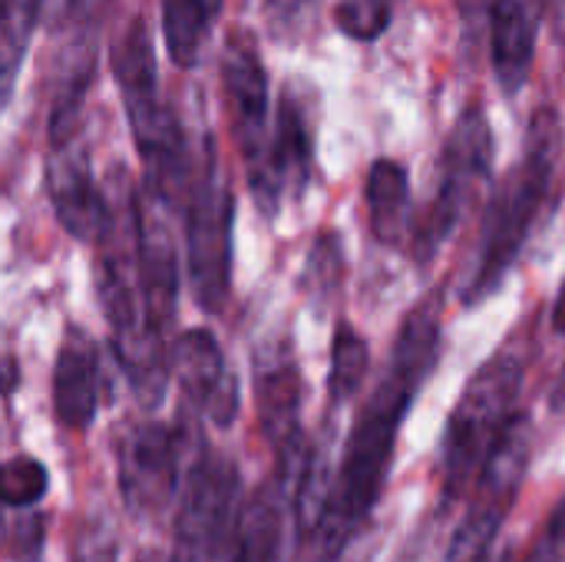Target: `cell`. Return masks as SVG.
<instances>
[{
  "mask_svg": "<svg viewBox=\"0 0 565 562\" xmlns=\"http://www.w3.org/2000/svg\"><path fill=\"white\" fill-rule=\"evenodd\" d=\"M440 318H444V298L440 291H430L401 321L384 378L364 401L348 434L321 523L315 530L321 562L341 560V553L354 543V537L367 523L377 497L384 494L401 424L411 414L414 397L420 394L427 374L440 358Z\"/></svg>",
  "mask_w": 565,
  "mask_h": 562,
  "instance_id": "6da1fadb",
  "label": "cell"
},
{
  "mask_svg": "<svg viewBox=\"0 0 565 562\" xmlns=\"http://www.w3.org/2000/svg\"><path fill=\"white\" fill-rule=\"evenodd\" d=\"M563 152V126L556 109H536L526 129L523 156L507 172L500 189L487 205V222L480 232V252L473 258L470 278L463 285V301L480 305L490 298L516 265L520 252L526 248L533 225L546 205L553 189L556 162Z\"/></svg>",
  "mask_w": 565,
  "mask_h": 562,
  "instance_id": "7a4b0ae2",
  "label": "cell"
},
{
  "mask_svg": "<svg viewBox=\"0 0 565 562\" xmlns=\"http://www.w3.org/2000/svg\"><path fill=\"white\" fill-rule=\"evenodd\" d=\"M530 371V344L507 341L500 344L460 391L440 444V474L444 497H463L480 480L490 457L516 427L523 388Z\"/></svg>",
  "mask_w": 565,
  "mask_h": 562,
  "instance_id": "3957f363",
  "label": "cell"
},
{
  "mask_svg": "<svg viewBox=\"0 0 565 562\" xmlns=\"http://www.w3.org/2000/svg\"><path fill=\"white\" fill-rule=\"evenodd\" d=\"M109 66H113V79H116V89L129 119L132 142L146 166L142 189L179 205V195L189 185L185 132L172 106L162 99L156 46L142 17H132L119 30L109 50Z\"/></svg>",
  "mask_w": 565,
  "mask_h": 562,
  "instance_id": "277c9868",
  "label": "cell"
},
{
  "mask_svg": "<svg viewBox=\"0 0 565 562\" xmlns=\"http://www.w3.org/2000/svg\"><path fill=\"white\" fill-rule=\"evenodd\" d=\"M232 229L235 192L215 142L205 139L202 162L185 189V275L195 305L209 315L222 311L232 291Z\"/></svg>",
  "mask_w": 565,
  "mask_h": 562,
  "instance_id": "5b68a950",
  "label": "cell"
},
{
  "mask_svg": "<svg viewBox=\"0 0 565 562\" xmlns=\"http://www.w3.org/2000/svg\"><path fill=\"white\" fill-rule=\"evenodd\" d=\"M493 172V126L483 106H467L454 123L440 152V185L427 215L414 225L411 248L417 262H430L473 209Z\"/></svg>",
  "mask_w": 565,
  "mask_h": 562,
  "instance_id": "8992f818",
  "label": "cell"
},
{
  "mask_svg": "<svg viewBox=\"0 0 565 562\" xmlns=\"http://www.w3.org/2000/svg\"><path fill=\"white\" fill-rule=\"evenodd\" d=\"M242 517V474L218 450H202L189 467L175 517L172 562H228Z\"/></svg>",
  "mask_w": 565,
  "mask_h": 562,
  "instance_id": "52a82bcc",
  "label": "cell"
},
{
  "mask_svg": "<svg viewBox=\"0 0 565 562\" xmlns=\"http://www.w3.org/2000/svg\"><path fill=\"white\" fill-rule=\"evenodd\" d=\"M533 424L523 414L516 421V427L510 431V437L500 444V450L490 457V464L483 467L480 480L473 484V500L467 507V517L460 520L450 550H447V562H470L483 553L493 550L497 533L503 530L523 484L530 474V460H533Z\"/></svg>",
  "mask_w": 565,
  "mask_h": 562,
  "instance_id": "ba28073f",
  "label": "cell"
},
{
  "mask_svg": "<svg viewBox=\"0 0 565 562\" xmlns=\"http://www.w3.org/2000/svg\"><path fill=\"white\" fill-rule=\"evenodd\" d=\"M301 371L288 351V344L281 348H268L265 358L258 354L255 361V401H258V421H262V434L268 437L275 460H278V484L285 487L288 500L291 490L298 484V477L305 474L308 460H311V447L305 444V431H301Z\"/></svg>",
  "mask_w": 565,
  "mask_h": 562,
  "instance_id": "9c48e42d",
  "label": "cell"
},
{
  "mask_svg": "<svg viewBox=\"0 0 565 562\" xmlns=\"http://www.w3.org/2000/svg\"><path fill=\"white\" fill-rule=\"evenodd\" d=\"M222 89L232 119V136L248 169V185H255L265 172L271 146V96L268 70L252 33L245 30H235L222 50Z\"/></svg>",
  "mask_w": 565,
  "mask_h": 562,
  "instance_id": "30bf717a",
  "label": "cell"
},
{
  "mask_svg": "<svg viewBox=\"0 0 565 562\" xmlns=\"http://www.w3.org/2000/svg\"><path fill=\"white\" fill-rule=\"evenodd\" d=\"M175 205L162 195L139 189L129 199V225L136 242V285L142 308L156 331H166L179 305V245L169 222Z\"/></svg>",
  "mask_w": 565,
  "mask_h": 562,
  "instance_id": "8fae6325",
  "label": "cell"
},
{
  "mask_svg": "<svg viewBox=\"0 0 565 562\" xmlns=\"http://www.w3.org/2000/svg\"><path fill=\"white\" fill-rule=\"evenodd\" d=\"M185 434L169 424H136L119 444V494L136 517L162 513L179 490Z\"/></svg>",
  "mask_w": 565,
  "mask_h": 562,
  "instance_id": "7c38bea8",
  "label": "cell"
},
{
  "mask_svg": "<svg viewBox=\"0 0 565 562\" xmlns=\"http://www.w3.org/2000/svg\"><path fill=\"white\" fill-rule=\"evenodd\" d=\"M315 172V113L311 99L298 93V86H288L275 109L271 126V146L265 159L262 179L252 185V195L265 215H275L281 199L305 195Z\"/></svg>",
  "mask_w": 565,
  "mask_h": 562,
  "instance_id": "4fadbf2b",
  "label": "cell"
},
{
  "mask_svg": "<svg viewBox=\"0 0 565 562\" xmlns=\"http://www.w3.org/2000/svg\"><path fill=\"white\" fill-rule=\"evenodd\" d=\"M169 361H172V374L179 378L185 404L205 421H212L215 427H232L242 407V391H238V378L225 364L215 335L205 328L182 331Z\"/></svg>",
  "mask_w": 565,
  "mask_h": 562,
  "instance_id": "5bb4252c",
  "label": "cell"
},
{
  "mask_svg": "<svg viewBox=\"0 0 565 562\" xmlns=\"http://www.w3.org/2000/svg\"><path fill=\"white\" fill-rule=\"evenodd\" d=\"M46 195L56 212V222L76 242H99L113 229L109 202L93 179L86 149L66 146L56 149L46 162Z\"/></svg>",
  "mask_w": 565,
  "mask_h": 562,
  "instance_id": "9a60e30c",
  "label": "cell"
},
{
  "mask_svg": "<svg viewBox=\"0 0 565 562\" xmlns=\"http://www.w3.org/2000/svg\"><path fill=\"white\" fill-rule=\"evenodd\" d=\"M99 411V348L70 325L53 361V414L66 431H86Z\"/></svg>",
  "mask_w": 565,
  "mask_h": 562,
  "instance_id": "2e32d148",
  "label": "cell"
},
{
  "mask_svg": "<svg viewBox=\"0 0 565 562\" xmlns=\"http://www.w3.org/2000/svg\"><path fill=\"white\" fill-rule=\"evenodd\" d=\"M540 20L526 0H493L490 3V63L500 89L516 96L536 63Z\"/></svg>",
  "mask_w": 565,
  "mask_h": 562,
  "instance_id": "e0dca14e",
  "label": "cell"
},
{
  "mask_svg": "<svg viewBox=\"0 0 565 562\" xmlns=\"http://www.w3.org/2000/svg\"><path fill=\"white\" fill-rule=\"evenodd\" d=\"M288 503L278 477L265 480L242 507L228 562H285Z\"/></svg>",
  "mask_w": 565,
  "mask_h": 562,
  "instance_id": "ac0fdd59",
  "label": "cell"
},
{
  "mask_svg": "<svg viewBox=\"0 0 565 562\" xmlns=\"http://www.w3.org/2000/svg\"><path fill=\"white\" fill-rule=\"evenodd\" d=\"M367 199V219L377 235V242L401 248L411 245L414 222H411V176L397 159H377L367 172L364 185Z\"/></svg>",
  "mask_w": 565,
  "mask_h": 562,
  "instance_id": "d6986e66",
  "label": "cell"
},
{
  "mask_svg": "<svg viewBox=\"0 0 565 562\" xmlns=\"http://www.w3.org/2000/svg\"><path fill=\"white\" fill-rule=\"evenodd\" d=\"M222 0H162V36L172 63L192 70L212 33Z\"/></svg>",
  "mask_w": 565,
  "mask_h": 562,
  "instance_id": "ffe728a7",
  "label": "cell"
},
{
  "mask_svg": "<svg viewBox=\"0 0 565 562\" xmlns=\"http://www.w3.org/2000/svg\"><path fill=\"white\" fill-rule=\"evenodd\" d=\"M371 371V351L364 335L354 325H338L331 338V364H328V401L334 407H344L358 391L364 388V378Z\"/></svg>",
  "mask_w": 565,
  "mask_h": 562,
  "instance_id": "44dd1931",
  "label": "cell"
},
{
  "mask_svg": "<svg viewBox=\"0 0 565 562\" xmlns=\"http://www.w3.org/2000/svg\"><path fill=\"white\" fill-rule=\"evenodd\" d=\"M43 0H0V106L7 103L17 70L30 50Z\"/></svg>",
  "mask_w": 565,
  "mask_h": 562,
  "instance_id": "7402d4cb",
  "label": "cell"
},
{
  "mask_svg": "<svg viewBox=\"0 0 565 562\" xmlns=\"http://www.w3.org/2000/svg\"><path fill=\"white\" fill-rule=\"evenodd\" d=\"M341 278H344L341 238L334 232H321L308 248V258H305V268H301V291L315 305H324V301H331L338 295Z\"/></svg>",
  "mask_w": 565,
  "mask_h": 562,
  "instance_id": "603a6c76",
  "label": "cell"
},
{
  "mask_svg": "<svg viewBox=\"0 0 565 562\" xmlns=\"http://www.w3.org/2000/svg\"><path fill=\"white\" fill-rule=\"evenodd\" d=\"M50 490V474L36 457L17 454L0 464V503L10 510L36 507Z\"/></svg>",
  "mask_w": 565,
  "mask_h": 562,
  "instance_id": "cb8c5ba5",
  "label": "cell"
},
{
  "mask_svg": "<svg viewBox=\"0 0 565 562\" xmlns=\"http://www.w3.org/2000/svg\"><path fill=\"white\" fill-rule=\"evenodd\" d=\"M394 7L384 0H341L334 10L338 30L351 40H377L387 26H391Z\"/></svg>",
  "mask_w": 565,
  "mask_h": 562,
  "instance_id": "d4e9b609",
  "label": "cell"
},
{
  "mask_svg": "<svg viewBox=\"0 0 565 562\" xmlns=\"http://www.w3.org/2000/svg\"><path fill=\"white\" fill-rule=\"evenodd\" d=\"M523 562H565V494L563 500L553 507V513L546 517L536 543L530 547Z\"/></svg>",
  "mask_w": 565,
  "mask_h": 562,
  "instance_id": "484cf974",
  "label": "cell"
},
{
  "mask_svg": "<svg viewBox=\"0 0 565 562\" xmlns=\"http://www.w3.org/2000/svg\"><path fill=\"white\" fill-rule=\"evenodd\" d=\"M109 0H63V17L83 30V26H96V20L106 13Z\"/></svg>",
  "mask_w": 565,
  "mask_h": 562,
  "instance_id": "4316f807",
  "label": "cell"
},
{
  "mask_svg": "<svg viewBox=\"0 0 565 562\" xmlns=\"http://www.w3.org/2000/svg\"><path fill=\"white\" fill-rule=\"evenodd\" d=\"M73 562H116V540L113 533H93L79 543Z\"/></svg>",
  "mask_w": 565,
  "mask_h": 562,
  "instance_id": "83f0119b",
  "label": "cell"
},
{
  "mask_svg": "<svg viewBox=\"0 0 565 562\" xmlns=\"http://www.w3.org/2000/svg\"><path fill=\"white\" fill-rule=\"evenodd\" d=\"M543 13L553 26V36L565 43V0H543Z\"/></svg>",
  "mask_w": 565,
  "mask_h": 562,
  "instance_id": "f1b7e54d",
  "label": "cell"
},
{
  "mask_svg": "<svg viewBox=\"0 0 565 562\" xmlns=\"http://www.w3.org/2000/svg\"><path fill=\"white\" fill-rule=\"evenodd\" d=\"M265 3H268V10H271L275 20H291V17H298L311 0H265Z\"/></svg>",
  "mask_w": 565,
  "mask_h": 562,
  "instance_id": "f546056e",
  "label": "cell"
},
{
  "mask_svg": "<svg viewBox=\"0 0 565 562\" xmlns=\"http://www.w3.org/2000/svg\"><path fill=\"white\" fill-rule=\"evenodd\" d=\"M553 328L565 335V282H563V291H559V301H556V311H553Z\"/></svg>",
  "mask_w": 565,
  "mask_h": 562,
  "instance_id": "4dcf8cb0",
  "label": "cell"
},
{
  "mask_svg": "<svg viewBox=\"0 0 565 562\" xmlns=\"http://www.w3.org/2000/svg\"><path fill=\"white\" fill-rule=\"evenodd\" d=\"M470 562H510V553H483V556H477V560H470Z\"/></svg>",
  "mask_w": 565,
  "mask_h": 562,
  "instance_id": "1f68e13d",
  "label": "cell"
},
{
  "mask_svg": "<svg viewBox=\"0 0 565 562\" xmlns=\"http://www.w3.org/2000/svg\"><path fill=\"white\" fill-rule=\"evenodd\" d=\"M136 562H159V556H152V553H142V556H139Z\"/></svg>",
  "mask_w": 565,
  "mask_h": 562,
  "instance_id": "d6a6232c",
  "label": "cell"
},
{
  "mask_svg": "<svg viewBox=\"0 0 565 562\" xmlns=\"http://www.w3.org/2000/svg\"><path fill=\"white\" fill-rule=\"evenodd\" d=\"M384 3H391V7H394V0H384Z\"/></svg>",
  "mask_w": 565,
  "mask_h": 562,
  "instance_id": "836d02e7",
  "label": "cell"
}]
</instances>
